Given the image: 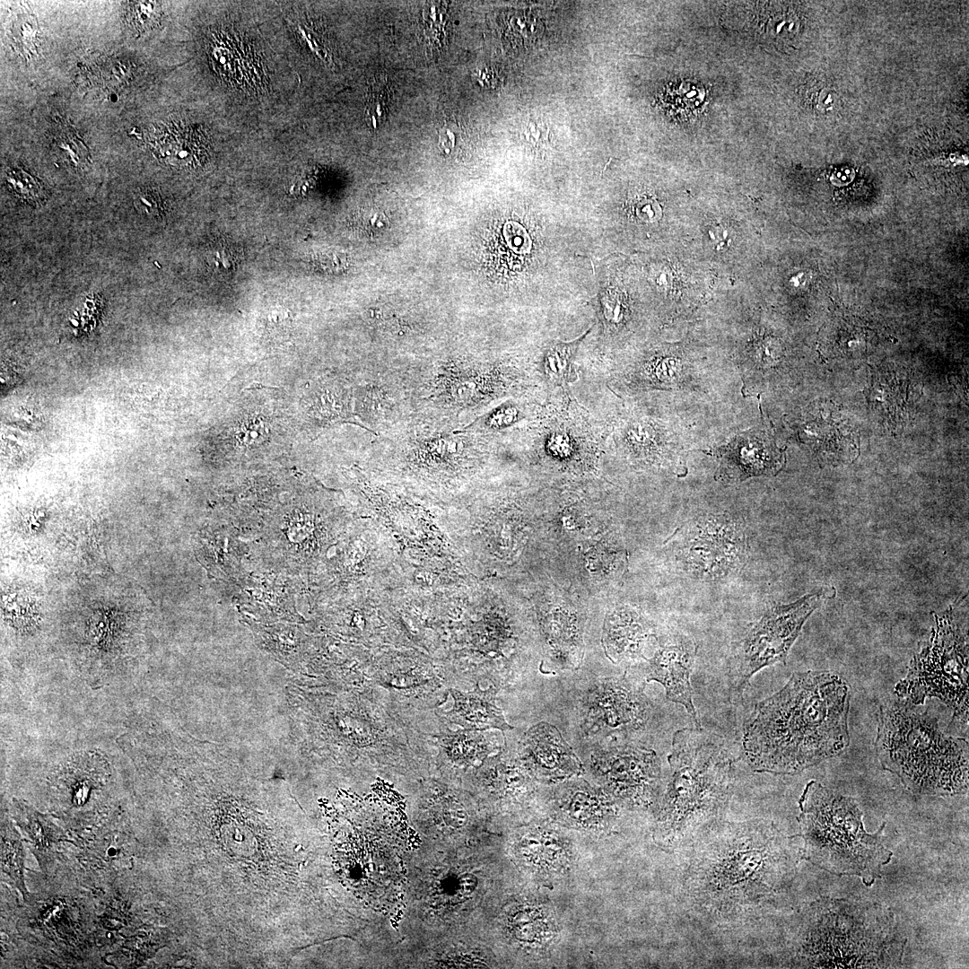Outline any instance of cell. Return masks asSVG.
Returning a JSON list of instances; mask_svg holds the SVG:
<instances>
[{
  "label": "cell",
  "instance_id": "cell-1",
  "mask_svg": "<svg viewBox=\"0 0 969 969\" xmlns=\"http://www.w3.org/2000/svg\"><path fill=\"white\" fill-rule=\"evenodd\" d=\"M850 687L829 671L794 673L760 701L745 725L744 754L755 772L797 774L850 746Z\"/></svg>",
  "mask_w": 969,
  "mask_h": 969
},
{
  "label": "cell",
  "instance_id": "cell-2",
  "mask_svg": "<svg viewBox=\"0 0 969 969\" xmlns=\"http://www.w3.org/2000/svg\"><path fill=\"white\" fill-rule=\"evenodd\" d=\"M702 835L685 885L691 897L713 917L748 918L794 877L798 855L791 837L771 824L713 825Z\"/></svg>",
  "mask_w": 969,
  "mask_h": 969
},
{
  "label": "cell",
  "instance_id": "cell-3",
  "mask_svg": "<svg viewBox=\"0 0 969 969\" xmlns=\"http://www.w3.org/2000/svg\"><path fill=\"white\" fill-rule=\"evenodd\" d=\"M793 958L807 968H896L906 940L893 912L860 900L820 898L799 914Z\"/></svg>",
  "mask_w": 969,
  "mask_h": 969
},
{
  "label": "cell",
  "instance_id": "cell-4",
  "mask_svg": "<svg viewBox=\"0 0 969 969\" xmlns=\"http://www.w3.org/2000/svg\"><path fill=\"white\" fill-rule=\"evenodd\" d=\"M874 746L881 767L913 794L943 797L968 790V741L944 734L928 711L906 702L880 705Z\"/></svg>",
  "mask_w": 969,
  "mask_h": 969
},
{
  "label": "cell",
  "instance_id": "cell-5",
  "mask_svg": "<svg viewBox=\"0 0 969 969\" xmlns=\"http://www.w3.org/2000/svg\"><path fill=\"white\" fill-rule=\"evenodd\" d=\"M698 728L679 729L672 739L658 829L668 847L709 830L730 793L734 760L719 737Z\"/></svg>",
  "mask_w": 969,
  "mask_h": 969
},
{
  "label": "cell",
  "instance_id": "cell-6",
  "mask_svg": "<svg viewBox=\"0 0 969 969\" xmlns=\"http://www.w3.org/2000/svg\"><path fill=\"white\" fill-rule=\"evenodd\" d=\"M799 808L806 860L834 875L860 877L868 886L881 877L883 866L893 856L883 844L886 823L876 833H868L853 799L813 780L806 784Z\"/></svg>",
  "mask_w": 969,
  "mask_h": 969
},
{
  "label": "cell",
  "instance_id": "cell-7",
  "mask_svg": "<svg viewBox=\"0 0 969 969\" xmlns=\"http://www.w3.org/2000/svg\"><path fill=\"white\" fill-rule=\"evenodd\" d=\"M371 445L373 453L384 460L438 483L474 467L485 453L479 435L415 416L376 436Z\"/></svg>",
  "mask_w": 969,
  "mask_h": 969
},
{
  "label": "cell",
  "instance_id": "cell-8",
  "mask_svg": "<svg viewBox=\"0 0 969 969\" xmlns=\"http://www.w3.org/2000/svg\"><path fill=\"white\" fill-rule=\"evenodd\" d=\"M935 625L928 640L910 662L906 676L897 682L895 694L912 705L938 699L956 718L968 722V636L952 611L934 615Z\"/></svg>",
  "mask_w": 969,
  "mask_h": 969
},
{
  "label": "cell",
  "instance_id": "cell-9",
  "mask_svg": "<svg viewBox=\"0 0 969 969\" xmlns=\"http://www.w3.org/2000/svg\"><path fill=\"white\" fill-rule=\"evenodd\" d=\"M829 589L809 593L798 600L768 610L732 650L729 681L742 694L751 677L775 663H785L788 653L809 615L828 598Z\"/></svg>",
  "mask_w": 969,
  "mask_h": 969
},
{
  "label": "cell",
  "instance_id": "cell-10",
  "mask_svg": "<svg viewBox=\"0 0 969 969\" xmlns=\"http://www.w3.org/2000/svg\"><path fill=\"white\" fill-rule=\"evenodd\" d=\"M670 549L683 572L697 579L719 580L745 564L747 540L740 523L728 515L710 514L676 530Z\"/></svg>",
  "mask_w": 969,
  "mask_h": 969
},
{
  "label": "cell",
  "instance_id": "cell-11",
  "mask_svg": "<svg viewBox=\"0 0 969 969\" xmlns=\"http://www.w3.org/2000/svg\"><path fill=\"white\" fill-rule=\"evenodd\" d=\"M354 412L361 427L374 437L413 416L404 367L371 365L352 380Z\"/></svg>",
  "mask_w": 969,
  "mask_h": 969
},
{
  "label": "cell",
  "instance_id": "cell-12",
  "mask_svg": "<svg viewBox=\"0 0 969 969\" xmlns=\"http://www.w3.org/2000/svg\"><path fill=\"white\" fill-rule=\"evenodd\" d=\"M697 647L685 635H675L650 661L647 680L663 685L668 700L683 705L699 726L690 681Z\"/></svg>",
  "mask_w": 969,
  "mask_h": 969
},
{
  "label": "cell",
  "instance_id": "cell-13",
  "mask_svg": "<svg viewBox=\"0 0 969 969\" xmlns=\"http://www.w3.org/2000/svg\"><path fill=\"white\" fill-rule=\"evenodd\" d=\"M606 773L620 797L633 803L649 802L659 777V761L652 750L621 747L606 755Z\"/></svg>",
  "mask_w": 969,
  "mask_h": 969
},
{
  "label": "cell",
  "instance_id": "cell-14",
  "mask_svg": "<svg viewBox=\"0 0 969 969\" xmlns=\"http://www.w3.org/2000/svg\"><path fill=\"white\" fill-rule=\"evenodd\" d=\"M783 465V456L773 441L761 432L737 437L722 451L720 476L728 481H743L751 476L776 474Z\"/></svg>",
  "mask_w": 969,
  "mask_h": 969
},
{
  "label": "cell",
  "instance_id": "cell-15",
  "mask_svg": "<svg viewBox=\"0 0 969 969\" xmlns=\"http://www.w3.org/2000/svg\"><path fill=\"white\" fill-rule=\"evenodd\" d=\"M599 691V715L607 728L634 729L645 721L647 702L625 679L611 680Z\"/></svg>",
  "mask_w": 969,
  "mask_h": 969
},
{
  "label": "cell",
  "instance_id": "cell-16",
  "mask_svg": "<svg viewBox=\"0 0 969 969\" xmlns=\"http://www.w3.org/2000/svg\"><path fill=\"white\" fill-rule=\"evenodd\" d=\"M528 758L540 771L568 774L578 767V761L558 730L547 723L533 727L523 740Z\"/></svg>",
  "mask_w": 969,
  "mask_h": 969
},
{
  "label": "cell",
  "instance_id": "cell-17",
  "mask_svg": "<svg viewBox=\"0 0 969 969\" xmlns=\"http://www.w3.org/2000/svg\"><path fill=\"white\" fill-rule=\"evenodd\" d=\"M310 415L319 427L336 423H354L352 380L333 377L319 381L310 397Z\"/></svg>",
  "mask_w": 969,
  "mask_h": 969
},
{
  "label": "cell",
  "instance_id": "cell-18",
  "mask_svg": "<svg viewBox=\"0 0 969 969\" xmlns=\"http://www.w3.org/2000/svg\"><path fill=\"white\" fill-rule=\"evenodd\" d=\"M13 818L26 833L34 853L43 870L52 855V850L57 842L64 840L62 830L52 819L19 799H13Z\"/></svg>",
  "mask_w": 969,
  "mask_h": 969
},
{
  "label": "cell",
  "instance_id": "cell-19",
  "mask_svg": "<svg viewBox=\"0 0 969 969\" xmlns=\"http://www.w3.org/2000/svg\"><path fill=\"white\" fill-rule=\"evenodd\" d=\"M649 633L646 623L634 612L624 609L615 613L608 622L609 654L616 660L638 657Z\"/></svg>",
  "mask_w": 969,
  "mask_h": 969
},
{
  "label": "cell",
  "instance_id": "cell-20",
  "mask_svg": "<svg viewBox=\"0 0 969 969\" xmlns=\"http://www.w3.org/2000/svg\"><path fill=\"white\" fill-rule=\"evenodd\" d=\"M454 705L448 712L451 721L468 729H509L502 712L485 696L450 691Z\"/></svg>",
  "mask_w": 969,
  "mask_h": 969
},
{
  "label": "cell",
  "instance_id": "cell-21",
  "mask_svg": "<svg viewBox=\"0 0 969 969\" xmlns=\"http://www.w3.org/2000/svg\"><path fill=\"white\" fill-rule=\"evenodd\" d=\"M1 869L3 873L8 876L12 885L27 901L29 892L23 876V845L19 833L7 816L2 820L1 824Z\"/></svg>",
  "mask_w": 969,
  "mask_h": 969
},
{
  "label": "cell",
  "instance_id": "cell-22",
  "mask_svg": "<svg viewBox=\"0 0 969 969\" xmlns=\"http://www.w3.org/2000/svg\"><path fill=\"white\" fill-rule=\"evenodd\" d=\"M196 140V136L192 134L172 135L169 141L164 142V156L174 165H193L200 160L202 154L201 144Z\"/></svg>",
  "mask_w": 969,
  "mask_h": 969
},
{
  "label": "cell",
  "instance_id": "cell-23",
  "mask_svg": "<svg viewBox=\"0 0 969 969\" xmlns=\"http://www.w3.org/2000/svg\"><path fill=\"white\" fill-rule=\"evenodd\" d=\"M389 97V88L387 79L383 75H378L371 84L365 118L371 129L377 128L384 120Z\"/></svg>",
  "mask_w": 969,
  "mask_h": 969
},
{
  "label": "cell",
  "instance_id": "cell-24",
  "mask_svg": "<svg viewBox=\"0 0 969 969\" xmlns=\"http://www.w3.org/2000/svg\"><path fill=\"white\" fill-rule=\"evenodd\" d=\"M240 258V254L236 246L225 240L215 241L206 252L208 265L219 273H229L234 270Z\"/></svg>",
  "mask_w": 969,
  "mask_h": 969
},
{
  "label": "cell",
  "instance_id": "cell-25",
  "mask_svg": "<svg viewBox=\"0 0 969 969\" xmlns=\"http://www.w3.org/2000/svg\"><path fill=\"white\" fill-rule=\"evenodd\" d=\"M577 344L560 345L547 354L545 362L546 372L559 382L568 381L572 373L571 360Z\"/></svg>",
  "mask_w": 969,
  "mask_h": 969
},
{
  "label": "cell",
  "instance_id": "cell-26",
  "mask_svg": "<svg viewBox=\"0 0 969 969\" xmlns=\"http://www.w3.org/2000/svg\"><path fill=\"white\" fill-rule=\"evenodd\" d=\"M13 31L14 40L20 49L24 53L31 54L37 34V24L33 17L30 15L17 17Z\"/></svg>",
  "mask_w": 969,
  "mask_h": 969
},
{
  "label": "cell",
  "instance_id": "cell-27",
  "mask_svg": "<svg viewBox=\"0 0 969 969\" xmlns=\"http://www.w3.org/2000/svg\"><path fill=\"white\" fill-rule=\"evenodd\" d=\"M514 928L516 935L524 940H533L540 936L543 928V919L535 911H522L516 914Z\"/></svg>",
  "mask_w": 969,
  "mask_h": 969
},
{
  "label": "cell",
  "instance_id": "cell-28",
  "mask_svg": "<svg viewBox=\"0 0 969 969\" xmlns=\"http://www.w3.org/2000/svg\"><path fill=\"white\" fill-rule=\"evenodd\" d=\"M6 179L10 188L19 196L36 197L40 194L41 187L38 181L20 170H10Z\"/></svg>",
  "mask_w": 969,
  "mask_h": 969
},
{
  "label": "cell",
  "instance_id": "cell-29",
  "mask_svg": "<svg viewBox=\"0 0 969 969\" xmlns=\"http://www.w3.org/2000/svg\"><path fill=\"white\" fill-rule=\"evenodd\" d=\"M267 432V428L262 420L250 419L240 426L238 438L243 445H257L264 441Z\"/></svg>",
  "mask_w": 969,
  "mask_h": 969
},
{
  "label": "cell",
  "instance_id": "cell-30",
  "mask_svg": "<svg viewBox=\"0 0 969 969\" xmlns=\"http://www.w3.org/2000/svg\"><path fill=\"white\" fill-rule=\"evenodd\" d=\"M153 2L132 3L129 10L131 22L139 29L151 26L157 16L156 5Z\"/></svg>",
  "mask_w": 969,
  "mask_h": 969
},
{
  "label": "cell",
  "instance_id": "cell-31",
  "mask_svg": "<svg viewBox=\"0 0 969 969\" xmlns=\"http://www.w3.org/2000/svg\"><path fill=\"white\" fill-rule=\"evenodd\" d=\"M135 206L142 214L156 218L162 215V204L159 195L153 190H144L137 194Z\"/></svg>",
  "mask_w": 969,
  "mask_h": 969
},
{
  "label": "cell",
  "instance_id": "cell-32",
  "mask_svg": "<svg viewBox=\"0 0 969 969\" xmlns=\"http://www.w3.org/2000/svg\"><path fill=\"white\" fill-rule=\"evenodd\" d=\"M504 234L509 247L515 252L525 254L531 244L526 230L517 223H509L504 228Z\"/></svg>",
  "mask_w": 969,
  "mask_h": 969
},
{
  "label": "cell",
  "instance_id": "cell-33",
  "mask_svg": "<svg viewBox=\"0 0 969 969\" xmlns=\"http://www.w3.org/2000/svg\"><path fill=\"white\" fill-rule=\"evenodd\" d=\"M634 215L643 222H653L660 218L661 208L659 203L652 197L642 196L636 199L633 205Z\"/></svg>",
  "mask_w": 969,
  "mask_h": 969
},
{
  "label": "cell",
  "instance_id": "cell-34",
  "mask_svg": "<svg viewBox=\"0 0 969 969\" xmlns=\"http://www.w3.org/2000/svg\"><path fill=\"white\" fill-rule=\"evenodd\" d=\"M265 320L267 332L275 336L284 334L290 328L292 323L289 312L282 308L270 310Z\"/></svg>",
  "mask_w": 969,
  "mask_h": 969
},
{
  "label": "cell",
  "instance_id": "cell-35",
  "mask_svg": "<svg viewBox=\"0 0 969 969\" xmlns=\"http://www.w3.org/2000/svg\"><path fill=\"white\" fill-rule=\"evenodd\" d=\"M547 135L548 131L546 127V125L542 121L534 118H530L528 120L524 129V136L526 138V141H528L529 143L537 145L540 144H545L546 141H548Z\"/></svg>",
  "mask_w": 969,
  "mask_h": 969
},
{
  "label": "cell",
  "instance_id": "cell-36",
  "mask_svg": "<svg viewBox=\"0 0 969 969\" xmlns=\"http://www.w3.org/2000/svg\"><path fill=\"white\" fill-rule=\"evenodd\" d=\"M458 129L455 124L449 122L444 124L439 130V146L444 153H450L455 146Z\"/></svg>",
  "mask_w": 969,
  "mask_h": 969
}]
</instances>
